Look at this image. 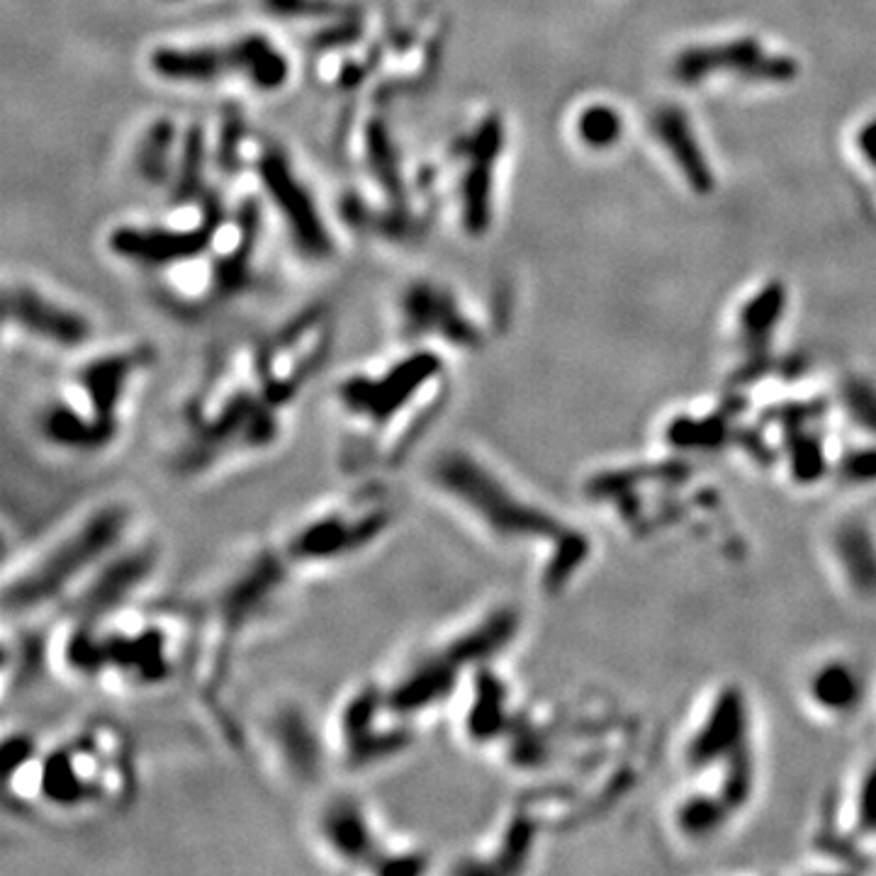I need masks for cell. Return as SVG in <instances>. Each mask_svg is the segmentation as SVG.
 Here are the masks:
<instances>
[{
	"label": "cell",
	"mask_w": 876,
	"mask_h": 876,
	"mask_svg": "<svg viewBox=\"0 0 876 876\" xmlns=\"http://www.w3.org/2000/svg\"><path fill=\"white\" fill-rule=\"evenodd\" d=\"M305 838L314 859L344 874H421L429 872L431 852L397 833L361 791L336 779L312 794Z\"/></svg>",
	"instance_id": "obj_9"
},
{
	"label": "cell",
	"mask_w": 876,
	"mask_h": 876,
	"mask_svg": "<svg viewBox=\"0 0 876 876\" xmlns=\"http://www.w3.org/2000/svg\"><path fill=\"white\" fill-rule=\"evenodd\" d=\"M448 397L451 356L438 348L402 344L351 368L329 400L336 468L346 480H368L412 465L429 446Z\"/></svg>",
	"instance_id": "obj_6"
},
{
	"label": "cell",
	"mask_w": 876,
	"mask_h": 876,
	"mask_svg": "<svg viewBox=\"0 0 876 876\" xmlns=\"http://www.w3.org/2000/svg\"><path fill=\"white\" fill-rule=\"evenodd\" d=\"M577 132H580L582 142H587L589 146H597V149H604V146H611L616 139H619L621 120L611 108L594 105V108L584 110L580 115Z\"/></svg>",
	"instance_id": "obj_20"
},
{
	"label": "cell",
	"mask_w": 876,
	"mask_h": 876,
	"mask_svg": "<svg viewBox=\"0 0 876 876\" xmlns=\"http://www.w3.org/2000/svg\"><path fill=\"white\" fill-rule=\"evenodd\" d=\"M261 5L271 18L292 22H319L322 27L356 13L353 5L339 3V0H261Z\"/></svg>",
	"instance_id": "obj_19"
},
{
	"label": "cell",
	"mask_w": 876,
	"mask_h": 876,
	"mask_svg": "<svg viewBox=\"0 0 876 876\" xmlns=\"http://www.w3.org/2000/svg\"><path fill=\"white\" fill-rule=\"evenodd\" d=\"M862 151L867 154L869 161H874L876 164V122H872V125L862 132Z\"/></svg>",
	"instance_id": "obj_21"
},
{
	"label": "cell",
	"mask_w": 876,
	"mask_h": 876,
	"mask_svg": "<svg viewBox=\"0 0 876 876\" xmlns=\"http://www.w3.org/2000/svg\"><path fill=\"white\" fill-rule=\"evenodd\" d=\"M249 168L254 171L261 193L271 200L278 215L283 217L297 249L310 258H329L334 244H331L327 224L319 215L310 190L290 166L285 151L271 142L254 139Z\"/></svg>",
	"instance_id": "obj_15"
},
{
	"label": "cell",
	"mask_w": 876,
	"mask_h": 876,
	"mask_svg": "<svg viewBox=\"0 0 876 876\" xmlns=\"http://www.w3.org/2000/svg\"><path fill=\"white\" fill-rule=\"evenodd\" d=\"M504 144L502 120L497 115H485L470 132L460 134L448 154L458 166L456 198L458 217L465 232L480 237L492 222V183L494 166Z\"/></svg>",
	"instance_id": "obj_17"
},
{
	"label": "cell",
	"mask_w": 876,
	"mask_h": 876,
	"mask_svg": "<svg viewBox=\"0 0 876 876\" xmlns=\"http://www.w3.org/2000/svg\"><path fill=\"white\" fill-rule=\"evenodd\" d=\"M146 66L171 86L207 88L232 81L256 93H275L290 81L288 56L263 32H246L227 44H156L146 54Z\"/></svg>",
	"instance_id": "obj_11"
},
{
	"label": "cell",
	"mask_w": 876,
	"mask_h": 876,
	"mask_svg": "<svg viewBox=\"0 0 876 876\" xmlns=\"http://www.w3.org/2000/svg\"><path fill=\"white\" fill-rule=\"evenodd\" d=\"M5 348L78 356L95 346V322L59 292L15 278L3 288Z\"/></svg>",
	"instance_id": "obj_13"
},
{
	"label": "cell",
	"mask_w": 876,
	"mask_h": 876,
	"mask_svg": "<svg viewBox=\"0 0 876 876\" xmlns=\"http://www.w3.org/2000/svg\"><path fill=\"white\" fill-rule=\"evenodd\" d=\"M3 808L18 821L81 828L117 818L139 799L137 740L108 713L3 733Z\"/></svg>",
	"instance_id": "obj_5"
},
{
	"label": "cell",
	"mask_w": 876,
	"mask_h": 876,
	"mask_svg": "<svg viewBox=\"0 0 876 876\" xmlns=\"http://www.w3.org/2000/svg\"><path fill=\"white\" fill-rule=\"evenodd\" d=\"M305 400L275 380L256 339L227 341L202 361L156 436V465L178 487H215L288 448Z\"/></svg>",
	"instance_id": "obj_2"
},
{
	"label": "cell",
	"mask_w": 876,
	"mask_h": 876,
	"mask_svg": "<svg viewBox=\"0 0 876 876\" xmlns=\"http://www.w3.org/2000/svg\"><path fill=\"white\" fill-rule=\"evenodd\" d=\"M511 631L514 619L499 609L475 611L434 628L375 672L385 704L421 738L441 730L460 689L477 667L497 657Z\"/></svg>",
	"instance_id": "obj_8"
},
{
	"label": "cell",
	"mask_w": 876,
	"mask_h": 876,
	"mask_svg": "<svg viewBox=\"0 0 876 876\" xmlns=\"http://www.w3.org/2000/svg\"><path fill=\"white\" fill-rule=\"evenodd\" d=\"M336 777H363L395 765L421 743V735L402 723L390 706L375 675H368L336 696L324 716Z\"/></svg>",
	"instance_id": "obj_12"
},
{
	"label": "cell",
	"mask_w": 876,
	"mask_h": 876,
	"mask_svg": "<svg viewBox=\"0 0 876 876\" xmlns=\"http://www.w3.org/2000/svg\"><path fill=\"white\" fill-rule=\"evenodd\" d=\"M185 134H178L176 125L168 117L151 122L142 134L134 166L142 181L149 185H173L181 166Z\"/></svg>",
	"instance_id": "obj_18"
},
{
	"label": "cell",
	"mask_w": 876,
	"mask_h": 876,
	"mask_svg": "<svg viewBox=\"0 0 876 876\" xmlns=\"http://www.w3.org/2000/svg\"><path fill=\"white\" fill-rule=\"evenodd\" d=\"M164 546L129 494H98L8 555L0 582L3 623L44 628L112 599L156 587Z\"/></svg>",
	"instance_id": "obj_3"
},
{
	"label": "cell",
	"mask_w": 876,
	"mask_h": 876,
	"mask_svg": "<svg viewBox=\"0 0 876 876\" xmlns=\"http://www.w3.org/2000/svg\"><path fill=\"white\" fill-rule=\"evenodd\" d=\"M446 47V22L441 15L424 10L402 25L387 27L380 54L378 86L370 98L383 100L395 93H412L434 81Z\"/></svg>",
	"instance_id": "obj_16"
},
{
	"label": "cell",
	"mask_w": 876,
	"mask_h": 876,
	"mask_svg": "<svg viewBox=\"0 0 876 876\" xmlns=\"http://www.w3.org/2000/svg\"><path fill=\"white\" fill-rule=\"evenodd\" d=\"M195 628L190 594L142 589L44 626L47 672L64 687L108 699H151L188 687Z\"/></svg>",
	"instance_id": "obj_4"
},
{
	"label": "cell",
	"mask_w": 876,
	"mask_h": 876,
	"mask_svg": "<svg viewBox=\"0 0 876 876\" xmlns=\"http://www.w3.org/2000/svg\"><path fill=\"white\" fill-rule=\"evenodd\" d=\"M241 752H254L275 784L292 791H319L336 782L324 716L302 701L278 696L254 713H241Z\"/></svg>",
	"instance_id": "obj_10"
},
{
	"label": "cell",
	"mask_w": 876,
	"mask_h": 876,
	"mask_svg": "<svg viewBox=\"0 0 876 876\" xmlns=\"http://www.w3.org/2000/svg\"><path fill=\"white\" fill-rule=\"evenodd\" d=\"M397 334L402 344H421L448 353H470L485 344V331L448 285L421 278L397 300Z\"/></svg>",
	"instance_id": "obj_14"
},
{
	"label": "cell",
	"mask_w": 876,
	"mask_h": 876,
	"mask_svg": "<svg viewBox=\"0 0 876 876\" xmlns=\"http://www.w3.org/2000/svg\"><path fill=\"white\" fill-rule=\"evenodd\" d=\"M400 521L385 477L348 480L227 555L193 597L195 655L188 689L202 718L241 750L234 709L239 665L319 584L380 548Z\"/></svg>",
	"instance_id": "obj_1"
},
{
	"label": "cell",
	"mask_w": 876,
	"mask_h": 876,
	"mask_svg": "<svg viewBox=\"0 0 876 876\" xmlns=\"http://www.w3.org/2000/svg\"><path fill=\"white\" fill-rule=\"evenodd\" d=\"M156 358L159 353L146 341L91 346L71 356V363L27 409L30 448L59 468L108 463L137 426Z\"/></svg>",
	"instance_id": "obj_7"
}]
</instances>
